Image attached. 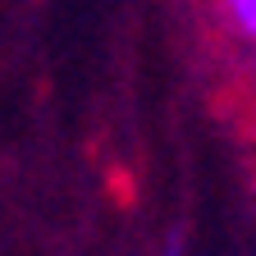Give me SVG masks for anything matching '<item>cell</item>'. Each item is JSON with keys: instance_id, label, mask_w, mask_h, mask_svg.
Returning a JSON list of instances; mask_svg holds the SVG:
<instances>
[{"instance_id": "1", "label": "cell", "mask_w": 256, "mask_h": 256, "mask_svg": "<svg viewBox=\"0 0 256 256\" xmlns=\"http://www.w3.org/2000/svg\"><path fill=\"white\" fill-rule=\"evenodd\" d=\"M224 14L234 18V28L247 42H256V0H224Z\"/></svg>"}]
</instances>
